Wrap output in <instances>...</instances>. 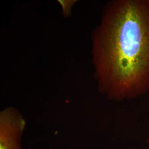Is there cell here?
Listing matches in <instances>:
<instances>
[{
  "label": "cell",
  "mask_w": 149,
  "mask_h": 149,
  "mask_svg": "<svg viewBox=\"0 0 149 149\" xmlns=\"http://www.w3.org/2000/svg\"><path fill=\"white\" fill-rule=\"evenodd\" d=\"M93 40L100 91L122 101L149 91V0H118L105 8Z\"/></svg>",
  "instance_id": "6da1fadb"
},
{
  "label": "cell",
  "mask_w": 149,
  "mask_h": 149,
  "mask_svg": "<svg viewBox=\"0 0 149 149\" xmlns=\"http://www.w3.org/2000/svg\"><path fill=\"white\" fill-rule=\"evenodd\" d=\"M26 122L13 107L0 113V149H22L21 140Z\"/></svg>",
  "instance_id": "7a4b0ae2"
},
{
  "label": "cell",
  "mask_w": 149,
  "mask_h": 149,
  "mask_svg": "<svg viewBox=\"0 0 149 149\" xmlns=\"http://www.w3.org/2000/svg\"><path fill=\"white\" fill-rule=\"evenodd\" d=\"M60 3L63 7V10L64 12V16H68L69 14L72 6L74 3L73 1H60Z\"/></svg>",
  "instance_id": "3957f363"
},
{
  "label": "cell",
  "mask_w": 149,
  "mask_h": 149,
  "mask_svg": "<svg viewBox=\"0 0 149 149\" xmlns=\"http://www.w3.org/2000/svg\"></svg>",
  "instance_id": "277c9868"
}]
</instances>
